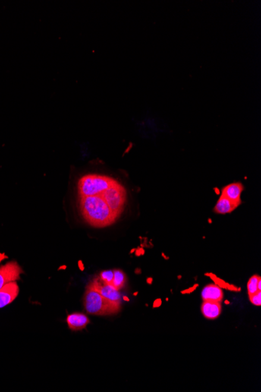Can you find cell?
I'll use <instances>...</instances> for the list:
<instances>
[{"instance_id": "obj_8", "label": "cell", "mask_w": 261, "mask_h": 392, "mask_svg": "<svg viewBox=\"0 0 261 392\" xmlns=\"http://www.w3.org/2000/svg\"><path fill=\"white\" fill-rule=\"evenodd\" d=\"M243 190H244V187L241 182H233L224 187L221 195L224 196L232 202L240 205L242 203L241 194Z\"/></svg>"}, {"instance_id": "obj_19", "label": "cell", "mask_w": 261, "mask_h": 392, "mask_svg": "<svg viewBox=\"0 0 261 392\" xmlns=\"http://www.w3.org/2000/svg\"><path fill=\"white\" fill-rule=\"evenodd\" d=\"M161 303H162V301H161V299L156 300V301H155V302H154V304H153L154 308H156V307L161 306Z\"/></svg>"}, {"instance_id": "obj_9", "label": "cell", "mask_w": 261, "mask_h": 392, "mask_svg": "<svg viewBox=\"0 0 261 392\" xmlns=\"http://www.w3.org/2000/svg\"><path fill=\"white\" fill-rule=\"evenodd\" d=\"M223 298H224V293L222 289L215 283L208 284L202 291V298L203 301H215V302L221 303Z\"/></svg>"}, {"instance_id": "obj_4", "label": "cell", "mask_w": 261, "mask_h": 392, "mask_svg": "<svg viewBox=\"0 0 261 392\" xmlns=\"http://www.w3.org/2000/svg\"><path fill=\"white\" fill-rule=\"evenodd\" d=\"M117 217L124 211L126 203V190L120 182H116L100 194Z\"/></svg>"}, {"instance_id": "obj_17", "label": "cell", "mask_w": 261, "mask_h": 392, "mask_svg": "<svg viewBox=\"0 0 261 392\" xmlns=\"http://www.w3.org/2000/svg\"><path fill=\"white\" fill-rule=\"evenodd\" d=\"M250 301H251V303L253 304V305H256V306H260L261 291H258L257 293L250 296Z\"/></svg>"}, {"instance_id": "obj_21", "label": "cell", "mask_w": 261, "mask_h": 392, "mask_svg": "<svg viewBox=\"0 0 261 392\" xmlns=\"http://www.w3.org/2000/svg\"><path fill=\"white\" fill-rule=\"evenodd\" d=\"M79 266H80V269L82 270H84V267H83V264H82V262H79Z\"/></svg>"}, {"instance_id": "obj_18", "label": "cell", "mask_w": 261, "mask_h": 392, "mask_svg": "<svg viewBox=\"0 0 261 392\" xmlns=\"http://www.w3.org/2000/svg\"><path fill=\"white\" fill-rule=\"evenodd\" d=\"M198 284L195 285L194 286H193V288H189V289L186 290V291H181V293L182 294H190L193 292V291H194L196 289V288H197Z\"/></svg>"}, {"instance_id": "obj_16", "label": "cell", "mask_w": 261, "mask_h": 392, "mask_svg": "<svg viewBox=\"0 0 261 392\" xmlns=\"http://www.w3.org/2000/svg\"><path fill=\"white\" fill-rule=\"evenodd\" d=\"M113 278H114V271L112 270L102 271L99 275V279L104 283H109V284L112 283Z\"/></svg>"}, {"instance_id": "obj_20", "label": "cell", "mask_w": 261, "mask_h": 392, "mask_svg": "<svg viewBox=\"0 0 261 392\" xmlns=\"http://www.w3.org/2000/svg\"><path fill=\"white\" fill-rule=\"evenodd\" d=\"M257 286H258V290L261 291V279H259V282H258Z\"/></svg>"}, {"instance_id": "obj_2", "label": "cell", "mask_w": 261, "mask_h": 392, "mask_svg": "<svg viewBox=\"0 0 261 392\" xmlns=\"http://www.w3.org/2000/svg\"><path fill=\"white\" fill-rule=\"evenodd\" d=\"M83 301L86 311L91 315H114L121 309V306H117L104 298L91 284L88 285Z\"/></svg>"}, {"instance_id": "obj_13", "label": "cell", "mask_w": 261, "mask_h": 392, "mask_svg": "<svg viewBox=\"0 0 261 392\" xmlns=\"http://www.w3.org/2000/svg\"><path fill=\"white\" fill-rule=\"evenodd\" d=\"M206 276H210L213 281L215 282V284L218 285L221 289H226L231 291H240V288H237V286H234L233 284H230V283H226L221 278H218V276H215L213 273H206Z\"/></svg>"}, {"instance_id": "obj_15", "label": "cell", "mask_w": 261, "mask_h": 392, "mask_svg": "<svg viewBox=\"0 0 261 392\" xmlns=\"http://www.w3.org/2000/svg\"><path fill=\"white\" fill-rule=\"evenodd\" d=\"M260 279V276L254 275V276H251L250 279H249L247 283L248 295H249V297L257 293L258 291H260L258 290L257 286L258 282H259Z\"/></svg>"}, {"instance_id": "obj_14", "label": "cell", "mask_w": 261, "mask_h": 392, "mask_svg": "<svg viewBox=\"0 0 261 392\" xmlns=\"http://www.w3.org/2000/svg\"><path fill=\"white\" fill-rule=\"evenodd\" d=\"M126 277L124 273L121 270H114V278H113L112 283L111 284L116 288V289H122L125 285Z\"/></svg>"}, {"instance_id": "obj_7", "label": "cell", "mask_w": 261, "mask_h": 392, "mask_svg": "<svg viewBox=\"0 0 261 392\" xmlns=\"http://www.w3.org/2000/svg\"><path fill=\"white\" fill-rule=\"evenodd\" d=\"M20 289L17 282H10L0 289V308L10 305L18 296Z\"/></svg>"}, {"instance_id": "obj_3", "label": "cell", "mask_w": 261, "mask_h": 392, "mask_svg": "<svg viewBox=\"0 0 261 392\" xmlns=\"http://www.w3.org/2000/svg\"><path fill=\"white\" fill-rule=\"evenodd\" d=\"M116 182L115 178L99 174H88L77 182L79 197L100 195Z\"/></svg>"}, {"instance_id": "obj_6", "label": "cell", "mask_w": 261, "mask_h": 392, "mask_svg": "<svg viewBox=\"0 0 261 392\" xmlns=\"http://www.w3.org/2000/svg\"><path fill=\"white\" fill-rule=\"evenodd\" d=\"M23 273L21 267L17 262H10L0 267V289L10 283L20 279V274Z\"/></svg>"}, {"instance_id": "obj_1", "label": "cell", "mask_w": 261, "mask_h": 392, "mask_svg": "<svg viewBox=\"0 0 261 392\" xmlns=\"http://www.w3.org/2000/svg\"><path fill=\"white\" fill-rule=\"evenodd\" d=\"M79 206L82 217L92 227H107L118 219L100 195L79 197Z\"/></svg>"}, {"instance_id": "obj_10", "label": "cell", "mask_w": 261, "mask_h": 392, "mask_svg": "<svg viewBox=\"0 0 261 392\" xmlns=\"http://www.w3.org/2000/svg\"><path fill=\"white\" fill-rule=\"evenodd\" d=\"M69 328L71 330H81L86 328L89 323V319L87 316L82 313H72L68 315L67 318Z\"/></svg>"}, {"instance_id": "obj_12", "label": "cell", "mask_w": 261, "mask_h": 392, "mask_svg": "<svg viewBox=\"0 0 261 392\" xmlns=\"http://www.w3.org/2000/svg\"><path fill=\"white\" fill-rule=\"evenodd\" d=\"M239 204L232 202L229 199L221 195L219 200H218L216 205H215L214 211L217 214L225 215L232 212L234 209L239 207Z\"/></svg>"}, {"instance_id": "obj_11", "label": "cell", "mask_w": 261, "mask_h": 392, "mask_svg": "<svg viewBox=\"0 0 261 392\" xmlns=\"http://www.w3.org/2000/svg\"><path fill=\"white\" fill-rule=\"evenodd\" d=\"M201 311L205 318L215 320L221 315V303L215 301H203V303L201 305Z\"/></svg>"}, {"instance_id": "obj_5", "label": "cell", "mask_w": 261, "mask_h": 392, "mask_svg": "<svg viewBox=\"0 0 261 392\" xmlns=\"http://www.w3.org/2000/svg\"><path fill=\"white\" fill-rule=\"evenodd\" d=\"M89 284L92 285L104 298L109 301L110 302L117 305V306H121V294H120L119 291L116 289L112 284L104 283L99 278L92 279V281Z\"/></svg>"}]
</instances>
